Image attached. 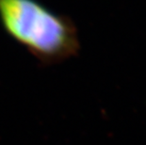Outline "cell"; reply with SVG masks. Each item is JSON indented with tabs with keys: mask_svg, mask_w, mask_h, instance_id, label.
Instances as JSON below:
<instances>
[{
	"mask_svg": "<svg viewBox=\"0 0 146 145\" xmlns=\"http://www.w3.org/2000/svg\"><path fill=\"white\" fill-rule=\"evenodd\" d=\"M0 23L11 39L43 65L61 62L79 50L73 21L38 0H0Z\"/></svg>",
	"mask_w": 146,
	"mask_h": 145,
	"instance_id": "6da1fadb",
	"label": "cell"
}]
</instances>
